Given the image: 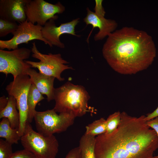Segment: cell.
<instances>
[{
    "instance_id": "obj_1",
    "label": "cell",
    "mask_w": 158,
    "mask_h": 158,
    "mask_svg": "<svg viewBox=\"0 0 158 158\" xmlns=\"http://www.w3.org/2000/svg\"><path fill=\"white\" fill-rule=\"evenodd\" d=\"M121 113L120 122L112 133L95 137V158H157L158 137L145 120Z\"/></svg>"
},
{
    "instance_id": "obj_2",
    "label": "cell",
    "mask_w": 158,
    "mask_h": 158,
    "mask_svg": "<svg viewBox=\"0 0 158 158\" xmlns=\"http://www.w3.org/2000/svg\"><path fill=\"white\" fill-rule=\"evenodd\" d=\"M102 53L113 69L128 75L147 68L154 60L156 50L152 37L146 32L124 27L107 37Z\"/></svg>"
},
{
    "instance_id": "obj_3",
    "label": "cell",
    "mask_w": 158,
    "mask_h": 158,
    "mask_svg": "<svg viewBox=\"0 0 158 158\" xmlns=\"http://www.w3.org/2000/svg\"><path fill=\"white\" fill-rule=\"evenodd\" d=\"M90 97L81 85L68 82L55 88L53 108L56 112L71 114L75 117H81L88 111Z\"/></svg>"
},
{
    "instance_id": "obj_4",
    "label": "cell",
    "mask_w": 158,
    "mask_h": 158,
    "mask_svg": "<svg viewBox=\"0 0 158 158\" xmlns=\"http://www.w3.org/2000/svg\"><path fill=\"white\" fill-rule=\"evenodd\" d=\"M20 140L24 149L37 158H55L58 152L59 142L54 135L44 136L34 130L28 122Z\"/></svg>"
},
{
    "instance_id": "obj_5",
    "label": "cell",
    "mask_w": 158,
    "mask_h": 158,
    "mask_svg": "<svg viewBox=\"0 0 158 158\" xmlns=\"http://www.w3.org/2000/svg\"><path fill=\"white\" fill-rule=\"evenodd\" d=\"M75 118L69 113L58 114L53 109L43 111H36L34 119L37 131L49 136L66 131L73 124Z\"/></svg>"
},
{
    "instance_id": "obj_6",
    "label": "cell",
    "mask_w": 158,
    "mask_h": 158,
    "mask_svg": "<svg viewBox=\"0 0 158 158\" xmlns=\"http://www.w3.org/2000/svg\"><path fill=\"white\" fill-rule=\"evenodd\" d=\"M31 52L32 56L40 60L39 62H35L25 60V61L30 64L31 67L38 69L39 73L49 76H53L59 81L64 80L61 76V73L64 70L73 69L71 66L66 64L68 63L63 59L60 54H52L49 53L44 54L40 52L37 49L35 43H32Z\"/></svg>"
},
{
    "instance_id": "obj_7",
    "label": "cell",
    "mask_w": 158,
    "mask_h": 158,
    "mask_svg": "<svg viewBox=\"0 0 158 158\" xmlns=\"http://www.w3.org/2000/svg\"><path fill=\"white\" fill-rule=\"evenodd\" d=\"M32 84L29 76L25 74L17 76L6 87L8 95L13 96L16 100L20 116V124L18 132L20 137L23 134L27 122L28 97Z\"/></svg>"
},
{
    "instance_id": "obj_8",
    "label": "cell",
    "mask_w": 158,
    "mask_h": 158,
    "mask_svg": "<svg viewBox=\"0 0 158 158\" xmlns=\"http://www.w3.org/2000/svg\"><path fill=\"white\" fill-rule=\"evenodd\" d=\"M31 50L21 47L11 51L0 49V72L12 75L13 79L17 76L26 73L31 66L25 61L28 59Z\"/></svg>"
},
{
    "instance_id": "obj_9",
    "label": "cell",
    "mask_w": 158,
    "mask_h": 158,
    "mask_svg": "<svg viewBox=\"0 0 158 158\" xmlns=\"http://www.w3.org/2000/svg\"><path fill=\"white\" fill-rule=\"evenodd\" d=\"M65 8L60 2L55 4L44 0H28L25 6V12L27 20L35 24L44 25L49 20H56V14H61Z\"/></svg>"
},
{
    "instance_id": "obj_10",
    "label": "cell",
    "mask_w": 158,
    "mask_h": 158,
    "mask_svg": "<svg viewBox=\"0 0 158 158\" xmlns=\"http://www.w3.org/2000/svg\"><path fill=\"white\" fill-rule=\"evenodd\" d=\"M42 26L35 25L27 19L19 23L17 29L12 34L13 37L8 40H0V49H7L9 51L18 48V46L21 44H28L29 41L35 40H40L52 47L43 37L42 33Z\"/></svg>"
},
{
    "instance_id": "obj_11",
    "label": "cell",
    "mask_w": 158,
    "mask_h": 158,
    "mask_svg": "<svg viewBox=\"0 0 158 158\" xmlns=\"http://www.w3.org/2000/svg\"><path fill=\"white\" fill-rule=\"evenodd\" d=\"M55 20L51 18L42 27V35L52 47L54 45L64 48L65 45L61 41L60 36L66 34L79 37L75 33V27L79 22L80 19L78 18L70 22L61 23L59 26H56Z\"/></svg>"
},
{
    "instance_id": "obj_12",
    "label": "cell",
    "mask_w": 158,
    "mask_h": 158,
    "mask_svg": "<svg viewBox=\"0 0 158 158\" xmlns=\"http://www.w3.org/2000/svg\"><path fill=\"white\" fill-rule=\"evenodd\" d=\"M86 9L87 14L83 20L87 25L92 26L91 33L95 28H97L99 29V32L94 37L95 41L102 40L116 30L118 24L115 20L106 18L105 14L92 12L88 8Z\"/></svg>"
},
{
    "instance_id": "obj_13",
    "label": "cell",
    "mask_w": 158,
    "mask_h": 158,
    "mask_svg": "<svg viewBox=\"0 0 158 158\" xmlns=\"http://www.w3.org/2000/svg\"><path fill=\"white\" fill-rule=\"evenodd\" d=\"M28 0H0V18L18 22L25 21V6Z\"/></svg>"
},
{
    "instance_id": "obj_14",
    "label": "cell",
    "mask_w": 158,
    "mask_h": 158,
    "mask_svg": "<svg viewBox=\"0 0 158 158\" xmlns=\"http://www.w3.org/2000/svg\"><path fill=\"white\" fill-rule=\"evenodd\" d=\"M29 76L32 84H34L42 94L47 96L48 102L54 99L55 88L54 83L55 78L37 72L34 69L30 68L26 71Z\"/></svg>"
},
{
    "instance_id": "obj_15",
    "label": "cell",
    "mask_w": 158,
    "mask_h": 158,
    "mask_svg": "<svg viewBox=\"0 0 158 158\" xmlns=\"http://www.w3.org/2000/svg\"><path fill=\"white\" fill-rule=\"evenodd\" d=\"M7 105L0 111V118H6L9 120L13 129H18L20 124V116L17 109V103L15 98L8 95Z\"/></svg>"
},
{
    "instance_id": "obj_16",
    "label": "cell",
    "mask_w": 158,
    "mask_h": 158,
    "mask_svg": "<svg viewBox=\"0 0 158 158\" xmlns=\"http://www.w3.org/2000/svg\"><path fill=\"white\" fill-rule=\"evenodd\" d=\"M35 86L32 84L29 89L28 97V114L27 122L31 123L34 118L37 104L44 98Z\"/></svg>"
},
{
    "instance_id": "obj_17",
    "label": "cell",
    "mask_w": 158,
    "mask_h": 158,
    "mask_svg": "<svg viewBox=\"0 0 158 158\" xmlns=\"http://www.w3.org/2000/svg\"><path fill=\"white\" fill-rule=\"evenodd\" d=\"M18 129H13L8 119L2 118L0 122V137L3 138L11 144H18L21 137L18 133Z\"/></svg>"
},
{
    "instance_id": "obj_18",
    "label": "cell",
    "mask_w": 158,
    "mask_h": 158,
    "mask_svg": "<svg viewBox=\"0 0 158 158\" xmlns=\"http://www.w3.org/2000/svg\"><path fill=\"white\" fill-rule=\"evenodd\" d=\"M95 137L84 134L80 138L78 146L80 158H95Z\"/></svg>"
},
{
    "instance_id": "obj_19",
    "label": "cell",
    "mask_w": 158,
    "mask_h": 158,
    "mask_svg": "<svg viewBox=\"0 0 158 158\" xmlns=\"http://www.w3.org/2000/svg\"><path fill=\"white\" fill-rule=\"evenodd\" d=\"M106 129V119L101 118L86 126L85 134L95 137L105 133Z\"/></svg>"
},
{
    "instance_id": "obj_20",
    "label": "cell",
    "mask_w": 158,
    "mask_h": 158,
    "mask_svg": "<svg viewBox=\"0 0 158 158\" xmlns=\"http://www.w3.org/2000/svg\"><path fill=\"white\" fill-rule=\"evenodd\" d=\"M18 26L16 22L0 18V37H4L12 33Z\"/></svg>"
},
{
    "instance_id": "obj_21",
    "label": "cell",
    "mask_w": 158,
    "mask_h": 158,
    "mask_svg": "<svg viewBox=\"0 0 158 158\" xmlns=\"http://www.w3.org/2000/svg\"><path fill=\"white\" fill-rule=\"evenodd\" d=\"M121 120V113L119 111L115 112L110 115L106 120V133H110L116 129Z\"/></svg>"
},
{
    "instance_id": "obj_22",
    "label": "cell",
    "mask_w": 158,
    "mask_h": 158,
    "mask_svg": "<svg viewBox=\"0 0 158 158\" xmlns=\"http://www.w3.org/2000/svg\"><path fill=\"white\" fill-rule=\"evenodd\" d=\"M12 145L5 140L0 139V158H11L13 153Z\"/></svg>"
},
{
    "instance_id": "obj_23",
    "label": "cell",
    "mask_w": 158,
    "mask_h": 158,
    "mask_svg": "<svg viewBox=\"0 0 158 158\" xmlns=\"http://www.w3.org/2000/svg\"><path fill=\"white\" fill-rule=\"evenodd\" d=\"M11 158H37L31 152L24 149L13 152Z\"/></svg>"
},
{
    "instance_id": "obj_24",
    "label": "cell",
    "mask_w": 158,
    "mask_h": 158,
    "mask_svg": "<svg viewBox=\"0 0 158 158\" xmlns=\"http://www.w3.org/2000/svg\"><path fill=\"white\" fill-rule=\"evenodd\" d=\"M80 150L78 146L71 150L65 158H80Z\"/></svg>"
},
{
    "instance_id": "obj_25",
    "label": "cell",
    "mask_w": 158,
    "mask_h": 158,
    "mask_svg": "<svg viewBox=\"0 0 158 158\" xmlns=\"http://www.w3.org/2000/svg\"><path fill=\"white\" fill-rule=\"evenodd\" d=\"M147 124L155 131L158 137V117L147 121ZM158 158V154L156 156Z\"/></svg>"
},
{
    "instance_id": "obj_26",
    "label": "cell",
    "mask_w": 158,
    "mask_h": 158,
    "mask_svg": "<svg viewBox=\"0 0 158 158\" xmlns=\"http://www.w3.org/2000/svg\"><path fill=\"white\" fill-rule=\"evenodd\" d=\"M157 117H158V107L152 112L147 114L146 116H145V120L147 121Z\"/></svg>"
},
{
    "instance_id": "obj_27",
    "label": "cell",
    "mask_w": 158,
    "mask_h": 158,
    "mask_svg": "<svg viewBox=\"0 0 158 158\" xmlns=\"http://www.w3.org/2000/svg\"><path fill=\"white\" fill-rule=\"evenodd\" d=\"M8 97L3 95L0 98V111L4 109L7 104Z\"/></svg>"
}]
</instances>
